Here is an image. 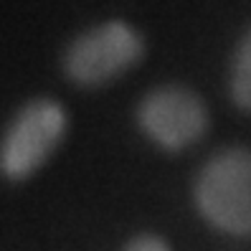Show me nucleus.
Segmentation results:
<instances>
[{
	"mask_svg": "<svg viewBox=\"0 0 251 251\" xmlns=\"http://www.w3.org/2000/svg\"><path fill=\"white\" fill-rule=\"evenodd\" d=\"M125 251H170V246L157 236H137L127 244Z\"/></svg>",
	"mask_w": 251,
	"mask_h": 251,
	"instance_id": "nucleus-6",
	"label": "nucleus"
},
{
	"mask_svg": "<svg viewBox=\"0 0 251 251\" xmlns=\"http://www.w3.org/2000/svg\"><path fill=\"white\" fill-rule=\"evenodd\" d=\"M231 97L239 109L251 112V28L241 38L231 66Z\"/></svg>",
	"mask_w": 251,
	"mask_h": 251,
	"instance_id": "nucleus-5",
	"label": "nucleus"
},
{
	"mask_svg": "<svg viewBox=\"0 0 251 251\" xmlns=\"http://www.w3.org/2000/svg\"><path fill=\"white\" fill-rule=\"evenodd\" d=\"M196 205L218 231L251 236V150L231 147L205 162L196 180Z\"/></svg>",
	"mask_w": 251,
	"mask_h": 251,
	"instance_id": "nucleus-1",
	"label": "nucleus"
},
{
	"mask_svg": "<svg viewBox=\"0 0 251 251\" xmlns=\"http://www.w3.org/2000/svg\"><path fill=\"white\" fill-rule=\"evenodd\" d=\"M142 51V36L129 23L107 21L71 43L64 56V69L71 81L81 86H99L135 66Z\"/></svg>",
	"mask_w": 251,
	"mask_h": 251,
	"instance_id": "nucleus-2",
	"label": "nucleus"
},
{
	"mask_svg": "<svg viewBox=\"0 0 251 251\" xmlns=\"http://www.w3.org/2000/svg\"><path fill=\"white\" fill-rule=\"evenodd\" d=\"M137 122L145 135L160 147L185 150L203 137L208 127V112L198 94L183 86H162L140 101Z\"/></svg>",
	"mask_w": 251,
	"mask_h": 251,
	"instance_id": "nucleus-4",
	"label": "nucleus"
},
{
	"mask_svg": "<svg viewBox=\"0 0 251 251\" xmlns=\"http://www.w3.org/2000/svg\"><path fill=\"white\" fill-rule=\"evenodd\" d=\"M66 132V112L53 99H36L13 120L0 145V170L21 180L51 157Z\"/></svg>",
	"mask_w": 251,
	"mask_h": 251,
	"instance_id": "nucleus-3",
	"label": "nucleus"
}]
</instances>
